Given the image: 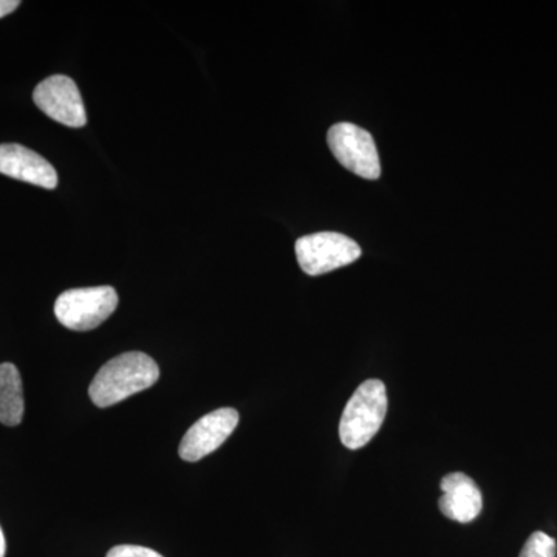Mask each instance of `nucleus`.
<instances>
[{
	"label": "nucleus",
	"mask_w": 557,
	"mask_h": 557,
	"mask_svg": "<svg viewBox=\"0 0 557 557\" xmlns=\"http://www.w3.org/2000/svg\"><path fill=\"white\" fill-rule=\"evenodd\" d=\"M159 379V364L149 355L127 351L102 366L91 381L90 399L98 408H110L152 387Z\"/></svg>",
	"instance_id": "nucleus-1"
},
{
	"label": "nucleus",
	"mask_w": 557,
	"mask_h": 557,
	"mask_svg": "<svg viewBox=\"0 0 557 557\" xmlns=\"http://www.w3.org/2000/svg\"><path fill=\"white\" fill-rule=\"evenodd\" d=\"M387 413L383 381L368 380L348 399L339 421V438L348 449L364 448L379 434Z\"/></svg>",
	"instance_id": "nucleus-2"
},
{
	"label": "nucleus",
	"mask_w": 557,
	"mask_h": 557,
	"mask_svg": "<svg viewBox=\"0 0 557 557\" xmlns=\"http://www.w3.org/2000/svg\"><path fill=\"white\" fill-rule=\"evenodd\" d=\"M119 307V295L112 287L73 288L54 302L58 321L69 330L89 332L108 321Z\"/></svg>",
	"instance_id": "nucleus-3"
},
{
	"label": "nucleus",
	"mask_w": 557,
	"mask_h": 557,
	"mask_svg": "<svg viewBox=\"0 0 557 557\" xmlns=\"http://www.w3.org/2000/svg\"><path fill=\"white\" fill-rule=\"evenodd\" d=\"M295 249L300 269L310 276L343 269L361 258V248L357 242L339 233H317L300 237Z\"/></svg>",
	"instance_id": "nucleus-4"
},
{
	"label": "nucleus",
	"mask_w": 557,
	"mask_h": 557,
	"mask_svg": "<svg viewBox=\"0 0 557 557\" xmlns=\"http://www.w3.org/2000/svg\"><path fill=\"white\" fill-rule=\"evenodd\" d=\"M327 141L333 156L346 170L366 180L380 178L379 150L368 131L351 123H338L330 127Z\"/></svg>",
	"instance_id": "nucleus-5"
},
{
	"label": "nucleus",
	"mask_w": 557,
	"mask_h": 557,
	"mask_svg": "<svg viewBox=\"0 0 557 557\" xmlns=\"http://www.w3.org/2000/svg\"><path fill=\"white\" fill-rule=\"evenodd\" d=\"M33 101L49 119L79 129L87 124L86 106L75 81L64 75L44 79L33 91Z\"/></svg>",
	"instance_id": "nucleus-6"
},
{
	"label": "nucleus",
	"mask_w": 557,
	"mask_h": 557,
	"mask_svg": "<svg viewBox=\"0 0 557 557\" xmlns=\"http://www.w3.org/2000/svg\"><path fill=\"white\" fill-rule=\"evenodd\" d=\"M239 424V412L222 408L201 417L186 432L180 443L178 454L185 461H199L218 450Z\"/></svg>",
	"instance_id": "nucleus-7"
},
{
	"label": "nucleus",
	"mask_w": 557,
	"mask_h": 557,
	"mask_svg": "<svg viewBox=\"0 0 557 557\" xmlns=\"http://www.w3.org/2000/svg\"><path fill=\"white\" fill-rule=\"evenodd\" d=\"M0 174L40 188L54 189L58 186V172L49 161L35 150L13 143L0 145Z\"/></svg>",
	"instance_id": "nucleus-8"
},
{
	"label": "nucleus",
	"mask_w": 557,
	"mask_h": 557,
	"mask_svg": "<svg viewBox=\"0 0 557 557\" xmlns=\"http://www.w3.org/2000/svg\"><path fill=\"white\" fill-rule=\"evenodd\" d=\"M442 491L438 507L443 516L460 523L478 519L483 508V497L474 480L463 472H454L442 480Z\"/></svg>",
	"instance_id": "nucleus-9"
},
{
	"label": "nucleus",
	"mask_w": 557,
	"mask_h": 557,
	"mask_svg": "<svg viewBox=\"0 0 557 557\" xmlns=\"http://www.w3.org/2000/svg\"><path fill=\"white\" fill-rule=\"evenodd\" d=\"M24 391L16 366L0 364V423L17 426L24 418Z\"/></svg>",
	"instance_id": "nucleus-10"
},
{
	"label": "nucleus",
	"mask_w": 557,
	"mask_h": 557,
	"mask_svg": "<svg viewBox=\"0 0 557 557\" xmlns=\"http://www.w3.org/2000/svg\"><path fill=\"white\" fill-rule=\"evenodd\" d=\"M556 552L555 539L542 533V531H536L528 539L519 557H556Z\"/></svg>",
	"instance_id": "nucleus-11"
},
{
	"label": "nucleus",
	"mask_w": 557,
	"mask_h": 557,
	"mask_svg": "<svg viewBox=\"0 0 557 557\" xmlns=\"http://www.w3.org/2000/svg\"><path fill=\"white\" fill-rule=\"evenodd\" d=\"M106 557H163L153 549L139 547V545H119L113 547Z\"/></svg>",
	"instance_id": "nucleus-12"
},
{
	"label": "nucleus",
	"mask_w": 557,
	"mask_h": 557,
	"mask_svg": "<svg viewBox=\"0 0 557 557\" xmlns=\"http://www.w3.org/2000/svg\"><path fill=\"white\" fill-rule=\"evenodd\" d=\"M21 5L20 0H0V20L13 13Z\"/></svg>",
	"instance_id": "nucleus-13"
},
{
	"label": "nucleus",
	"mask_w": 557,
	"mask_h": 557,
	"mask_svg": "<svg viewBox=\"0 0 557 557\" xmlns=\"http://www.w3.org/2000/svg\"><path fill=\"white\" fill-rule=\"evenodd\" d=\"M5 537H3L2 530H0V557L5 556Z\"/></svg>",
	"instance_id": "nucleus-14"
}]
</instances>
